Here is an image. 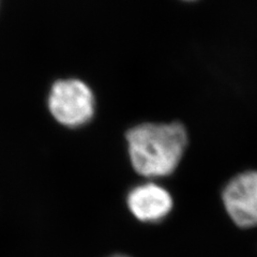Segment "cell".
Segmentation results:
<instances>
[{
    "instance_id": "obj_1",
    "label": "cell",
    "mask_w": 257,
    "mask_h": 257,
    "mask_svg": "<svg viewBox=\"0 0 257 257\" xmlns=\"http://www.w3.org/2000/svg\"><path fill=\"white\" fill-rule=\"evenodd\" d=\"M125 139L134 170L148 178L173 174L188 146L187 130L179 122L142 123Z\"/></svg>"
},
{
    "instance_id": "obj_2",
    "label": "cell",
    "mask_w": 257,
    "mask_h": 257,
    "mask_svg": "<svg viewBox=\"0 0 257 257\" xmlns=\"http://www.w3.org/2000/svg\"><path fill=\"white\" fill-rule=\"evenodd\" d=\"M47 106L60 124L68 127L83 126L94 116V93L82 79H59L53 84L48 93Z\"/></svg>"
},
{
    "instance_id": "obj_3",
    "label": "cell",
    "mask_w": 257,
    "mask_h": 257,
    "mask_svg": "<svg viewBox=\"0 0 257 257\" xmlns=\"http://www.w3.org/2000/svg\"><path fill=\"white\" fill-rule=\"evenodd\" d=\"M222 199L229 218L241 228L257 226V171L235 176L224 188Z\"/></svg>"
},
{
    "instance_id": "obj_4",
    "label": "cell",
    "mask_w": 257,
    "mask_h": 257,
    "mask_svg": "<svg viewBox=\"0 0 257 257\" xmlns=\"http://www.w3.org/2000/svg\"><path fill=\"white\" fill-rule=\"evenodd\" d=\"M127 206L140 221L158 223L172 211L173 198L164 188L150 182L136 187L128 193Z\"/></svg>"
},
{
    "instance_id": "obj_5",
    "label": "cell",
    "mask_w": 257,
    "mask_h": 257,
    "mask_svg": "<svg viewBox=\"0 0 257 257\" xmlns=\"http://www.w3.org/2000/svg\"><path fill=\"white\" fill-rule=\"evenodd\" d=\"M109 257H128V256H125V255H122V254H116V255H112V256H109Z\"/></svg>"
}]
</instances>
